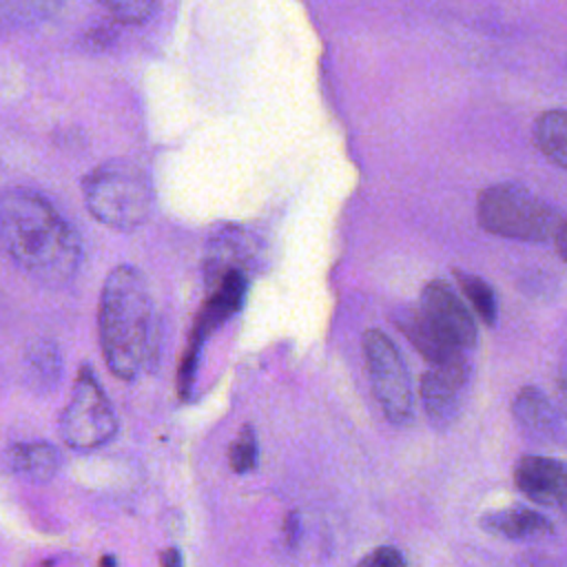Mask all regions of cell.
<instances>
[{
    "instance_id": "cell-1",
    "label": "cell",
    "mask_w": 567,
    "mask_h": 567,
    "mask_svg": "<svg viewBox=\"0 0 567 567\" xmlns=\"http://www.w3.org/2000/svg\"><path fill=\"white\" fill-rule=\"evenodd\" d=\"M2 244L13 264L44 286H64L82 259L73 226L42 195L11 188L2 197Z\"/></svg>"
},
{
    "instance_id": "cell-2",
    "label": "cell",
    "mask_w": 567,
    "mask_h": 567,
    "mask_svg": "<svg viewBox=\"0 0 567 567\" xmlns=\"http://www.w3.org/2000/svg\"><path fill=\"white\" fill-rule=\"evenodd\" d=\"M102 357L117 379H135L155 352L153 301L146 281L133 266L109 272L97 306Z\"/></svg>"
},
{
    "instance_id": "cell-3",
    "label": "cell",
    "mask_w": 567,
    "mask_h": 567,
    "mask_svg": "<svg viewBox=\"0 0 567 567\" xmlns=\"http://www.w3.org/2000/svg\"><path fill=\"white\" fill-rule=\"evenodd\" d=\"M396 326L430 365L470 357L476 346L474 317L458 292L443 279L427 281L419 303L401 310Z\"/></svg>"
},
{
    "instance_id": "cell-4",
    "label": "cell",
    "mask_w": 567,
    "mask_h": 567,
    "mask_svg": "<svg viewBox=\"0 0 567 567\" xmlns=\"http://www.w3.org/2000/svg\"><path fill=\"white\" fill-rule=\"evenodd\" d=\"M476 219L483 230L529 244H543L556 237L563 213L529 188L501 182L481 190L476 199Z\"/></svg>"
},
{
    "instance_id": "cell-5",
    "label": "cell",
    "mask_w": 567,
    "mask_h": 567,
    "mask_svg": "<svg viewBox=\"0 0 567 567\" xmlns=\"http://www.w3.org/2000/svg\"><path fill=\"white\" fill-rule=\"evenodd\" d=\"M89 213L115 230L142 226L153 210V188L146 173L128 159H109L82 182Z\"/></svg>"
},
{
    "instance_id": "cell-6",
    "label": "cell",
    "mask_w": 567,
    "mask_h": 567,
    "mask_svg": "<svg viewBox=\"0 0 567 567\" xmlns=\"http://www.w3.org/2000/svg\"><path fill=\"white\" fill-rule=\"evenodd\" d=\"M60 436L73 450H93L111 441L117 419L95 372L89 365L78 370L71 399L60 414Z\"/></svg>"
},
{
    "instance_id": "cell-7",
    "label": "cell",
    "mask_w": 567,
    "mask_h": 567,
    "mask_svg": "<svg viewBox=\"0 0 567 567\" xmlns=\"http://www.w3.org/2000/svg\"><path fill=\"white\" fill-rule=\"evenodd\" d=\"M363 361L383 416L392 425H410L414 419L410 372L385 332L377 328L363 332Z\"/></svg>"
},
{
    "instance_id": "cell-8",
    "label": "cell",
    "mask_w": 567,
    "mask_h": 567,
    "mask_svg": "<svg viewBox=\"0 0 567 567\" xmlns=\"http://www.w3.org/2000/svg\"><path fill=\"white\" fill-rule=\"evenodd\" d=\"M213 284H215V290L210 292V297L202 306V312L197 315L193 334L188 339V348H186L182 365H179L182 396H188V390H190L193 377H195L197 357H199V350H202V343L206 341V337L241 308L246 288H248V277H246V270H228Z\"/></svg>"
},
{
    "instance_id": "cell-9",
    "label": "cell",
    "mask_w": 567,
    "mask_h": 567,
    "mask_svg": "<svg viewBox=\"0 0 567 567\" xmlns=\"http://www.w3.org/2000/svg\"><path fill=\"white\" fill-rule=\"evenodd\" d=\"M472 379L470 357L430 365L421 377V403L436 430H447L458 419Z\"/></svg>"
},
{
    "instance_id": "cell-10",
    "label": "cell",
    "mask_w": 567,
    "mask_h": 567,
    "mask_svg": "<svg viewBox=\"0 0 567 567\" xmlns=\"http://www.w3.org/2000/svg\"><path fill=\"white\" fill-rule=\"evenodd\" d=\"M512 416L527 441L549 447L567 445V419L536 385H525L516 392L512 401Z\"/></svg>"
},
{
    "instance_id": "cell-11",
    "label": "cell",
    "mask_w": 567,
    "mask_h": 567,
    "mask_svg": "<svg viewBox=\"0 0 567 567\" xmlns=\"http://www.w3.org/2000/svg\"><path fill=\"white\" fill-rule=\"evenodd\" d=\"M514 483L536 505L567 516V463L554 456L527 454L514 465Z\"/></svg>"
},
{
    "instance_id": "cell-12",
    "label": "cell",
    "mask_w": 567,
    "mask_h": 567,
    "mask_svg": "<svg viewBox=\"0 0 567 567\" xmlns=\"http://www.w3.org/2000/svg\"><path fill=\"white\" fill-rule=\"evenodd\" d=\"M481 527L509 540H540L554 534V523L545 514L525 505L489 512L481 518Z\"/></svg>"
},
{
    "instance_id": "cell-13",
    "label": "cell",
    "mask_w": 567,
    "mask_h": 567,
    "mask_svg": "<svg viewBox=\"0 0 567 567\" xmlns=\"http://www.w3.org/2000/svg\"><path fill=\"white\" fill-rule=\"evenodd\" d=\"M250 259V239L239 228H226L210 241L208 279L217 281L228 270H244Z\"/></svg>"
},
{
    "instance_id": "cell-14",
    "label": "cell",
    "mask_w": 567,
    "mask_h": 567,
    "mask_svg": "<svg viewBox=\"0 0 567 567\" xmlns=\"http://www.w3.org/2000/svg\"><path fill=\"white\" fill-rule=\"evenodd\" d=\"M534 142L538 151L558 168L567 171V111L547 109L534 122Z\"/></svg>"
},
{
    "instance_id": "cell-15",
    "label": "cell",
    "mask_w": 567,
    "mask_h": 567,
    "mask_svg": "<svg viewBox=\"0 0 567 567\" xmlns=\"http://www.w3.org/2000/svg\"><path fill=\"white\" fill-rule=\"evenodd\" d=\"M9 467L33 481L51 478L60 467V454L51 443H16L7 454Z\"/></svg>"
},
{
    "instance_id": "cell-16",
    "label": "cell",
    "mask_w": 567,
    "mask_h": 567,
    "mask_svg": "<svg viewBox=\"0 0 567 567\" xmlns=\"http://www.w3.org/2000/svg\"><path fill=\"white\" fill-rule=\"evenodd\" d=\"M62 359L51 341H35L24 352V379L35 392H49L58 385Z\"/></svg>"
},
{
    "instance_id": "cell-17",
    "label": "cell",
    "mask_w": 567,
    "mask_h": 567,
    "mask_svg": "<svg viewBox=\"0 0 567 567\" xmlns=\"http://www.w3.org/2000/svg\"><path fill=\"white\" fill-rule=\"evenodd\" d=\"M456 284L463 292V297L470 301L474 312L485 326H494L498 319V301L494 288L478 275L465 272V270H454Z\"/></svg>"
},
{
    "instance_id": "cell-18",
    "label": "cell",
    "mask_w": 567,
    "mask_h": 567,
    "mask_svg": "<svg viewBox=\"0 0 567 567\" xmlns=\"http://www.w3.org/2000/svg\"><path fill=\"white\" fill-rule=\"evenodd\" d=\"M62 0H2V20L7 27H33L60 9Z\"/></svg>"
},
{
    "instance_id": "cell-19",
    "label": "cell",
    "mask_w": 567,
    "mask_h": 567,
    "mask_svg": "<svg viewBox=\"0 0 567 567\" xmlns=\"http://www.w3.org/2000/svg\"><path fill=\"white\" fill-rule=\"evenodd\" d=\"M228 461H230V467L237 474H246V472L255 470V465H257V436H255L250 425H244L239 430L237 439L230 443Z\"/></svg>"
},
{
    "instance_id": "cell-20",
    "label": "cell",
    "mask_w": 567,
    "mask_h": 567,
    "mask_svg": "<svg viewBox=\"0 0 567 567\" xmlns=\"http://www.w3.org/2000/svg\"><path fill=\"white\" fill-rule=\"evenodd\" d=\"M97 2L104 4L113 18L126 24L144 22L155 9V0H97Z\"/></svg>"
},
{
    "instance_id": "cell-21",
    "label": "cell",
    "mask_w": 567,
    "mask_h": 567,
    "mask_svg": "<svg viewBox=\"0 0 567 567\" xmlns=\"http://www.w3.org/2000/svg\"><path fill=\"white\" fill-rule=\"evenodd\" d=\"M357 567H405V558L396 547H377L365 554Z\"/></svg>"
},
{
    "instance_id": "cell-22",
    "label": "cell",
    "mask_w": 567,
    "mask_h": 567,
    "mask_svg": "<svg viewBox=\"0 0 567 567\" xmlns=\"http://www.w3.org/2000/svg\"><path fill=\"white\" fill-rule=\"evenodd\" d=\"M518 567H567V558L558 551L529 549L518 556Z\"/></svg>"
},
{
    "instance_id": "cell-23",
    "label": "cell",
    "mask_w": 567,
    "mask_h": 567,
    "mask_svg": "<svg viewBox=\"0 0 567 567\" xmlns=\"http://www.w3.org/2000/svg\"><path fill=\"white\" fill-rule=\"evenodd\" d=\"M554 246H556L560 259L567 264V219L560 224V228H558V233L554 237Z\"/></svg>"
},
{
    "instance_id": "cell-24",
    "label": "cell",
    "mask_w": 567,
    "mask_h": 567,
    "mask_svg": "<svg viewBox=\"0 0 567 567\" xmlns=\"http://www.w3.org/2000/svg\"><path fill=\"white\" fill-rule=\"evenodd\" d=\"M284 527H286V540L292 545V543L297 540V534H299V523L295 520V514L288 516V520H286Z\"/></svg>"
},
{
    "instance_id": "cell-25",
    "label": "cell",
    "mask_w": 567,
    "mask_h": 567,
    "mask_svg": "<svg viewBox=\"0 0 567 567\" xmlns=\"http://www.w3.org/2000/svg\"><path fill=\"white\" fill-rule=\"evenodd\" d=\"M162 563H164V567H179V554L175 549H168V551H164Z\"/></svg>"
},
{
    "instance_id": "cell-26",
    "label": "cell",
    "mask_w": 567,
    "mask_h": 567,
    "mask_svg": "<svg viewBox=\"0 0 567 567\" xmlns=\"http://www.w3.org/2000/svg\"><path fill=\"white\" fill-rule=\"evenodd\" d=\"M558 379L567 381V343L563 348V354H560V368H558Z\"/></svg>"
},
{
    "instance_id": "cell-27",
    "label": "cell",
    "mask_w": 567,
    "mask_h": 567,
    "mask_svg": "<svg viewBox=\"0 0 567 567\" xmlns=\"http://www.w3.org/2000/svg\"><path fill=\"white\" fill-rule=\"evenodd\" d=\"M113 556H104V560H102V567H115V563L111 560Z\"/></svg>"
}]
</instances>
